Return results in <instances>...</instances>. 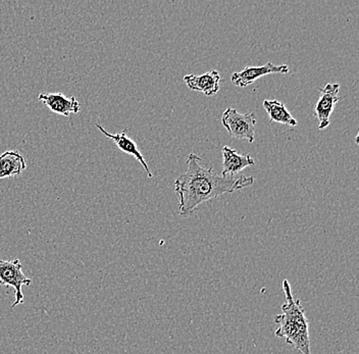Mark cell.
Returning <instances> with one entry per match:
<instances>
[{
    "label": "cell",
    "mask_w": 359,
    "mask_h": 354,
    "mask_svg": "<svg viewBox=\"0 0 359 354\" xmlns=\"http://www.w3.org/2000/svg\"><path fill=\"white\" fill-rule=\"evenodd\" d=\"M202 158L195 154L188 156L187 171L175 181V192L179 200V214L190 216L197 206L224 194H232L255 183L253 177L223 176L213 168L201 167Z\"/></svg>",
    "instance_id": "1"
},
{
    "label": "cell",
    "mask_w": 359,
    "mask_h": 354,
    "mask_svg": "<svg viewBox=\"0 0 359 354\" xmlns=\"http://www.w3.org/2000/svg\"><path fill=\"white\" fill-rule=\"evenodd\" d=\"M286 302L282 306V313L276 315L278 325L275 335L282 338L295 348L299 354H311V337H309V320L305 315L300 300L294 299L288 280L283 281Z\"/></svg>",
    "instance_id": "2"
},
{
    "label": "cell",
    "mask_w": 359,
    "mask_h": 354,
    "mask_svg": "<svg viewBox=\"0 0 359 354\" xmlns=\"http://www.w3.org/2000/svg\"><path fill=\"white\" fill-rule=\"evenodd\" d=\"M222 124L226 128L231 137L246 139L249 143L255 142L257 126L255 114H240L237 109L229 107L222 116Z\"/></svg>",
    "instance_id": "3"
},
{
    "label": "cell",
    "mask_w": 359,
    "mask_h": 354,
    "mask_svg": "<svg viewBox=\"0 0 359 354\" xmlns=\"http://www.w3.org/2000/svg\"><path fill=\"white\" fill-rule=\"evenodd\" d=\"M32 281L22 273V266L20 259L0 261V285L13 287L15 298L11 308L24 304V294L22 287L30 286Z\"/></svg>",
    "instance_id": "4"
},
{
    "label": "cell",
    "mask_w": 359,
    "mask_h": 354,
    "mask_svg": "<svg viewBox=\"0 0 359 354\" xmlns=\"http://www.w3.org/2000/svg\"><path fill=\"white\" fill-rule=\"evenodd\" d=\"M340 85L329 83L324 88H320V97L314 107V114L318 120V129L324 130L329 127L330 118L333 114L337 102H339Z\"/></svg>",
    "instance_id": "5"
},
{
    "label": "cell",
    "mask_w": 359,
    "mask_h": 354,
    "mask_svg": "<svg viewBox=\"0 0 359 354\" xmlns=\"http://www.w3.org/2000/svg\"><path fill=\"white\" fill-rule=\"evenodd\" d=\"M290 69L287 64H280V66H276L273 62H268L262 67H249L245 68L241 72H235L232 74L231 81L233 84L237 87L249 86V85L255 83V81L264 76L269 75V74H280V75H286L289 73Z\"/></svg>",
    "instance_id": "6"
},
{
    "label": "cell",
    "mask_w": 359,
    "mask_h": 354,
    "mask_svg": "<svg viewBox=\"0 0 359 354\" xmlns=\"http://www.w3.org/2000/svg\"><path fill=\"white\" fill-rule=\"evenodd\" d=\"M38 100L43 102L53 113L60 116H69L71 114H79L81 111V104L75 96L67 97L62 92L57 93H47L42 92L38 96Z\"/></svg>",
    "instance_id": "7"
},
{
    "label": "cell",
    "mask_w": 359,
    "mask_h": 354,
    "mask_svg": "<svg viewBox=\"0 0 359 354\" xmlns=\"http://www.w3.org/2000/svg\"><path fill=\"white\" fill-rule=\"evenodd\" d=\"M95 126L98 128V130H100L103 135L107 136V138L111 139L121 151L125 152V154H129V156H132L133 158H136V160L141 163V165L144 168L145 172H147V176L149 177V178L154 177L151 171H150L149 167H148L147 163H146L144 156H143L138 147H137L136 142L132 140L131 138L128 137V128H125L121 133L109 134V132H107L104 128L100 126V124H95Z\"/></svg>",
    "instance_id": "8"
},
{
    "label": "cell",
    "mask_w": 359,
    "mask_h": 354,
    "mask_svg": "<svg viewBox=\"0 0 359 354\" xmlns=\"http://www.w3.org/2000/svg\"><path fill=\"white\" fill-rule=\"evenodd\" d=\"M184 82L190 90L201 92L206 96H212L219 92L222 78L217 69H212L201 76L193 74L185 76Z\"/></svg>",
    "instance_id": "9"
},
{
    "label": "cell",
    "mask_w": 359,
    "mask_h": 354,
    "mask_svg": "<svg viewBox=\"0 0 359 354\" xmlns=\"http://www.w3.org/2000/svg\"><path fill=\"white\" fill-rule=\"evenodd\" d=\"M223 154V176H236L245 168L255 165V161L250 154H239L237 150L229 147H224L222 149Z\"/></svg>",
    "instance_id": "10"
},
{
    "label": "cell",
    "mask_w": 359,
    "mask_h": 354,
    "mask_svg": "<svg viewBox=\"0 0 359 354\" xmlns=\"http://www.w3.org/2000/svg\"><path fill=\"white\" fill-rule=\"evenodd\" d=\"M26 169V160L17 150L6 151L0 156V180L19 176Z\"/></svg>",
    "instance_id": "11"
},
{
    "label": "cell",
    "mask_w": 359,
    "mask_h": 354,
    "mask_svg": "<svg viewBox=\"0 0 359 354\" xmlns=\"http://www.w3.org/2000/svg\"><path fill=\"white\" fill-rule=\"evenodd\" d=\"M264 107L266 109V114H268L271 122H276L278 124L282 125H289L291 127L297 126V121L289 113L284 103L278 102V100H266L264 102Z\"/></svg>",
    "instance_id": "12"
}]
</instances>
